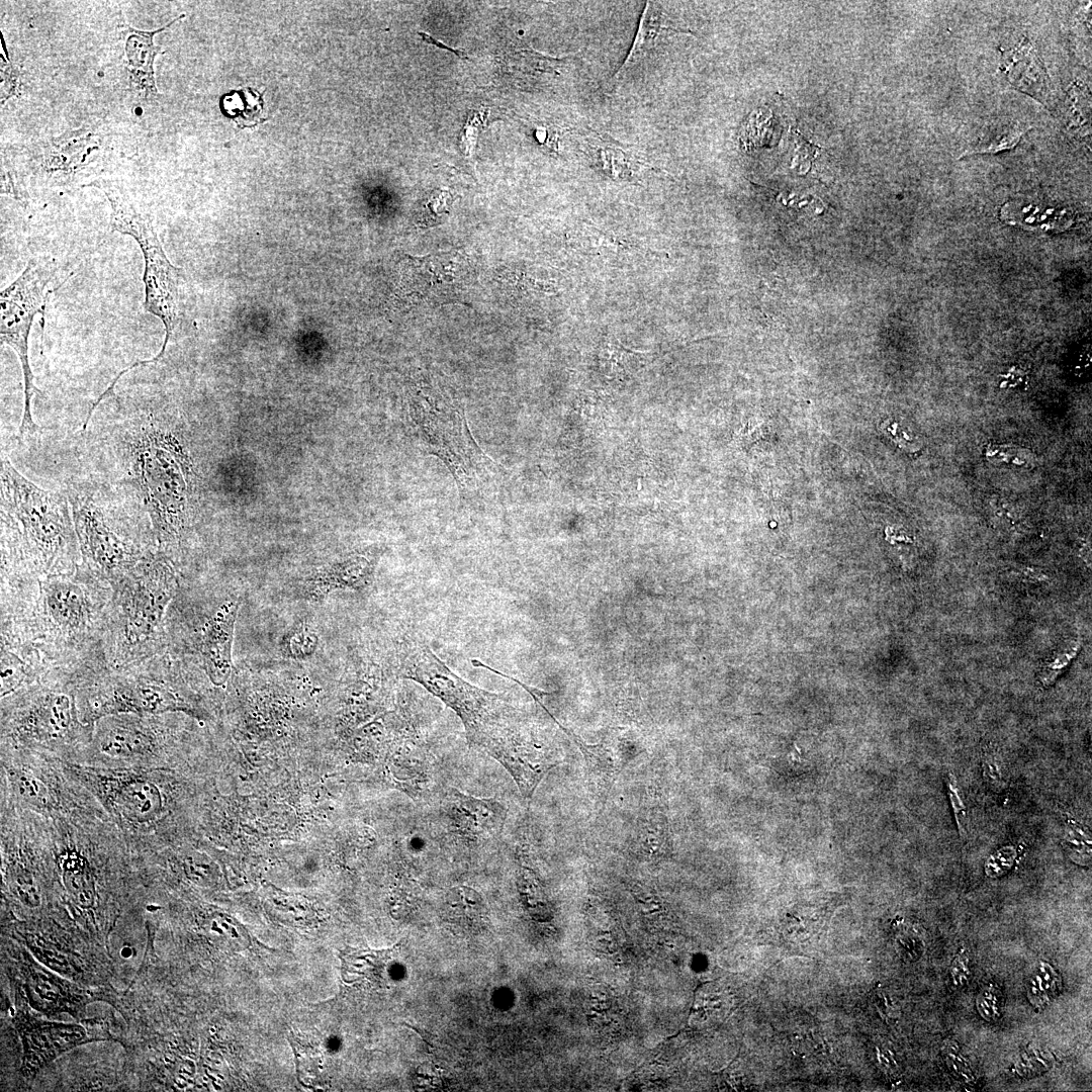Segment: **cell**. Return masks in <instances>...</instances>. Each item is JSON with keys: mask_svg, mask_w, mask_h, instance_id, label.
<instances>
[{"mask_svg": "<svg viewBox=\"0 0 1092 1092\" xmlns=\"http://www.w3.org/2000/svg\"><path fill=\"white\" fill-rule=\"evenodd\" d=\"M1 482L2 515L16 526L21 553L44 577L71 576L81 553L66 497L27 480L6 456Z\"/></svg>", "mask_w": 1092, "mask_h": 1092, "instance_id": "obj_1", "label": "cell"}, {"mask_svg": "<svg viewBox=\"0 0 1092 1092\" xmlns=\"http://www.w3.org/2000/svg\"><path fill=\"white\" fill-rule=\"evenodd\" d=\"M397 670L401 677L419 682L451 708L463 723L469 743L486 753L516 728L514 709L500 695L458 676L423 641L406 643Z\"/></svg>", "mask_w": 1092, "mask_h": 1092, "instance_id": "obj_2", "label": "cell"}, {"mask_svg": "<svg viewBox=\"0 0 1092 1092\" xmlns=\"http://www.w3.org/2000/svg\"><path fill=\"white\" fill-rule=\"evenodd\" d=\"M87 186L102 190L107 197L111 206L112 230L131 237L139 244L145 263L144 306L149 313L159 317L165 328V340L160 352L149 360L131 364L120 372V375H123L138 366L159 361L165 354L167 345L180 322L181 270L168 259L151 218L136 209L133 202L117 184L109 180L97 179Z\"/></svg>", "mask_w": 1092, "mask_h": 1092, "instance_id": "obj_3", "label": "cell"}, {"mask_svg": "<svg viewBox=\"0 0 1092 1092\" xmlns=\"http://www.w3.org/2000/svg\"><path fill=\"white\" fill-rule=\"evenodd\" d=\"M117 629V654L133 659L158 637L177 581L165 558L144 555L125 574L111 583Z\"/></svg>", "mask_w": 1092, "mask_h": 1092, "instance_id": "obj_4", "label": "cell"}, {"mask_svg": "<svg viewBox=\"0 0 1092 1092\" xmlns=\"http://www.w3.org/2000/svg\"><path fill=\"white\" fill-rule=\"evenodd\" d=\"M413 417L429 451L438 456L462 486L476 481L491 460L474 441L461 406L430 387L419 388Z\"/></svg>", "mask_w": 1092, "mask_h": 1092, "instance_id": "obj_5", "label": "cell"}, {"mask_svg": "<svg viewBox=\"0 0 1092 1092\" xmlns=\"http://www.w3.org/2000/svg\"><path fill=\"white\" fill-rule=\"evenodd\" d=\"M54 270L49 264L31 259L21 274L0 294V341L17 355L24 379V408L19 436L32 434L37 426L31 417V398L39 390L34 386L29 364L28 339L36 314L43 316Z\"/></svg>", "mask_w": 1092, "mask_h": 1092, "instance_id": "obj_6", "label": "cell"}, {"mask_svg": "<svg viewBox=\"0 0 1092 1092\" xmlns=\"http://www.w3.org/2000/svg\"><path fill=\"white\" fill-rule=\"evenodd\" d=\"M173 441L159 432L147 433L135 446V474L158 541L179 534L183 478Z\"/></svg>", "mask_w": 1092, "mask_h": 1092, "instance_id": "obj_7", "label": "cell"}, {"mask_svg": "<svg viewBox=\"0 0 1092 1092\" xmlns=\"http://www.w3.org/2000/svg\"><path fill=\"white\" fill-rule=\"evenodd\" d=\"M72 507L83 567L113 583L144 555L120 539L96 508L79 499L72 500Z\"/></svg>", "mask_w": 1092, "mask_h": 1092, "instance_id": "obj_8", "label": "cell"}, {"mask_svg": "<svg viewBox=\"0 0 1092 1092\" xmlns=\"http://www.w3.org/2000/svg\"><path fill=\"white\" fill-rule=\"evenodd\" d=\"M182 708L183 702L166 682L138 676L108 685L92 706L89 719L118 714H160Z\"/></svg>", "mask_w": 1092, "mask_h": 1092, "instance_id": "obj_9", "label": "cell"}, {"mask_svg": "<svg viewBox=\"0 0 1092 1092\" xmlns=\"http://www.w3.org/2000/svg\"><path fill=\"white\" fill-rule=\"evenodd\" d=\"M39 603L50 628L67 638L85 635L94 622L95 609L88 592L69 575L44 577Z\"/></svg>", "mask_w": 1092, "mask_h": 1092, "instance_id": "obj_10", "label": "cell"}, {"mask_svg": "<svg viewBox=\"0 0 1092 1092\" xmlns=\"http://www.w3.org/2000/svg\"><path fill=\"white\" fill-rule=\"evenodd\" d=\"M441 803L453 829L469 840L498 835L507 819V809L498 801L473 797L454 788L443 793Z\"/></svg>", "mask_w": 1092, "mask_h": 1092, "instance_id": "obj_11", "label": "cell"}, {"mask_svg": "<svg viewBox=\"0 0 1092 1092\" xmlns=\"http://www.w3.org/2000/svg\"><path fill=\"white\" fill-rule=\"evenodd\" d=\"M239 602L221 603L204 621L198 631L197 651L209 679L223 685L232 671V648Z\"/></svg>", "mask_w": 1092, "mask_h": 1092, "instance_id": "obj_12", "label": "cell"}, {"mask_svg": "<svg viewBox=\"0 0 1092 1092\" xmlns=\"http://www.w3.org/2000/svg\"><path fill=\"white\" fill-rule=\"evenodd\" d=\"M18 1026L24 1046L23 1069L27 1075L34 1074L70 1049L88 1041L86 1030L78 1024L30 1019L19 1022Z\"/></svg>", "mask_w": 1092, "mask_h": 1092, "instance_id": "obj_13", "label": "cell"}, {"mask_svg": "<svg viewBox=\"0 0 1092 1092\" xmlns=\"http://www.w3.org/2000/svg\"><path fill=\"white\" fill-rule=\"evenodd\" d=\"M77 726L73 699L66 693L48 691L20 713L17 731L39 740L68 738Z\"/></svg>", "mask_w": 1092, "mask_h": 1092, "instance_id": "obj_14", "label": "cell"}, {"mask_svg": "<svg viewBox=\"0 0 1092 1092\" xmlns=\"http://www.w3.org/2000/svg\"><path fill=\"white\" fill-rule=\"evenodd\" d=\"M183 17H185L184 14L153 31L139 30L124 25L125 67L129 86L133 93L145 101H156L159 97L154 62L161 53V49L154 43V37Z\"/></svg>", "mask_w": 1092, "mask_h": 1092, "instance_id": "obj_15", "label": "cell"}, {"mask_svg": "<svg viewBox=\"0 0 1092 1092\" xmlns=\"http://www.w3.org/2000/svg\"><path fill=\"white\" fill-rule=\"evenodd\" d=\"M374 563L364 555H354L306 578L300 589L304 599L321 601L337 589L361 590L371 583Z\"/></svg>", "mask_w": 1092, "mask_h": 1092, "instance_id": "obj_16", "label": "cell"}, {"mask_svg": "<svg viewBox=\"0 0 1092 1092\" xmlns=\"http://www.w3.org/2000/svg\"><path fill=\"white\" fill-rule=\"evenodd\" d=\"M112 801L119 814L136 824L151 823L163 812V797L159 787L143 778L118 781L111 789Z\"/></svg>", "mask_w": 1092, "mask_h": 1092, "instance_id": "obj_17", "label": "cell"}, {"mask_svg": "<svg viewBox=\"0 0 1092 1092\" xmlns=\"http://www.w3.org/2000/svg\"><path fill=\"white\" fill-rule=\"evenodd\" d=\"M109 720L98 733V746L102 753L128 758L146 754L154 748L155 736L145 725L128 717Z\"/></svg>", "mask_w": 1092, "mask_h": 1092, "instance_id": "obj_18", "label": "cell"}, {"mask_svg": "<svg viewBox=\"0 0 1092 1092\" xmlns=\"http://www.w3.org/2000/svg\"><path fill=\"white\" fill-rule=\"evenodd\" d=\"M1004 71L1014 87L1041 102L1046 100L1050 92L1049 78L1030 42L1023 41L1006 55Z\"/></svg>", "mask_w": 1092, "mask_h": 1092, "instance_id": "obj_19", "label": "cell"}, {"mask_svg": "<svg viewBox=\"0 0 1092 1092\" xmlns=\"http://www.w3.org/2000/svg\"><path fill=\"white\" fill-rule=\"evenodd\" d=\"M555 722L580 749L590 784L595 786L597 791L608 794L617 777L631 758L604 742L593 745L587 744L580 737L564 728L557 720Z\"/></svg>", "mask_w": 1092, "mask_h": 1092, "instance_id": "obj_20", "label": "cell"}, {"mask_svg": "<svg viewBox=\"0 0 1092 1092\" xmlns=\"http://www.w3.org/2000/svg\"><path fill=\"white\" fill-rule=\"evenodd\" d=\"M27 995L35 1008L43 1012L70 1011L79 1003L62 980L40 970H31L26 978Z\"/></svg>", "mask_w": 1092, "mask_h": 1092, "instance_id": "obj_21", "label": "cell"}, {"mask_svg": "<svg viewBox=\"0 0 1092 1092\" xmlns=\"http://www.w3.org/2000/svg\"><path fill=\"white\" fill-rule=\"evenodd\" d=\"M64 887L76 905L93 907L96 888L93 872L87 858L77 850H67L61 857Z\"/></svg>", "mask_w": 1092, "mask_h": 1092, "instance_id": "obj_22", "label": "cell"}, {"mask_svg": "<svg viewBox=\"0 0 1092 1092\" xmlns=\"http://www.w3.org/2000/svg\"><path fill=\"white\" fill-rule=\"evenodd\" d=\"M221 112L241 128H252L264 123V94L252 87L232 90L222 95L219 101Z\"/></svg>", "mask_w": 1092, "mask_h": 1092, "instance_id": "obj_23", "label": "cell"}, {"mask_svg": "<svg viewBox=\"0 0 1092 1092\" xmlns=\"http://www.w3.org/2000/svg\"><path fill=\"white\" fill-rule=\"evenodd\" d=\"M635 841L638 849L651 858L662 857L670 852V830L661 811L652 809L640 819Z\"/></svg>", "mask_w": 1092, "mask_h": 1092, "instance_id": "obj_24", "label": "cell"}, {"mask_svg": "<svg viewBox=\"0 0 1092 1092\" xmlns=\"http://www.w3.org/2000/svg\"><path fill=\"white\" fill-rule=\"evenodd\" d=\"M660 17L661 13L657 10V6L648 2L641 17L640 26L633 47L626 58L625 63L614 75V79L620 78L631 65L637 62L644 52L650 49L658 37L657 35L663 30H673V27L662 22Z\"/></svg>", "mask_w": 1092, "mask_h": 1092, "instance_id": "obj_25", "label": "cell"}, {"mask_svg": "<svg viewBox=\"0 0 1092 1092\" xmlns=\"http://www.w3.org/2000/svg\"><path fill=\"white\" fill-rule=\"evenodd\" d=\"M317 643L316 635L304 627H296L285 637L284 650L288 656L305 658L313 653Z\"/></svg>", "mask_w": 1092, "mask_h": 1092, "instance_id": "obj_26", "label": "cell"}, {"mask_svg": "<svg viewBox=\"0 0 1092 1092\" xmlns=\"http://www.w3.org/2000/svg\"><path fill=\"white\" fill-rule=\"evenodd\" d=\"M28 947L38 958V960L47 967L62 974H72L75 971L74 965L71 960L68 959L63 952L47 945L44 942L32 939L27 941Z\"/></svg>", "mask_w": 1092, "mask_h": 1092, "instance_id": "obj_27", "label": "cell"}, {"mask_svg": "<svg viewBox=\"0 0 1092 1092\" xmlns=\"http://www.w3.org/2000/svg\"><path fill=\"white\" fill-rule=\"evenodd\" d=\"M13 782L20 796L28 803L37 807L48 805V792L44 785L37 778L24 771L13 776Z\"/></svg>", "mask_w": 1092, "mask_h": 1092, "instance_id": "obj_28", "label": "cell"}, {"mask_svg": "<svg viewBox=\"0 0 1092 1092\" xmlns=\"http://www.w3.org/2000/svg\"><path fill=\"white\" fill-rule=\"evenodd\" d=\"M13 891L22 904L35 908L40 904V893L29 873H18L12 883Z\"/></svg>", "mask_w": 1092, "mask_h": 1092, "instance_id": "obj_29", "label": "cell"}, {"mask_svg": "<svg viewBox=\"0 0 1092 1092\" xmlns=\"http://www.w3.org/2000/svg\"><path fill=\"white\" fill-rule=\"evenodd\" d=\"M1026 130L1027 129L1024 128L1014 127L1009 129L1006 134L990 143L988 146L966 152L961 157L974 154H995L1004 150L1013 149Z\"/></svg>", "mask_w": 1092, "mask_h": 1092, "instance_id": "obj_30", "label": "cell"}, {"mask_svg": "<svg viewBox=\"0 0 1092 1092\" xmlns=\"http://www.w3.org/2000/svg\"><path fill=\"white\" fill-rule=\"evenodd\" d=\"M882 428H883V430L885 432H887L891 436L893 441L898 446H900L902 449H904L906 451H910V452L916 451V450L919 449V446L914 441V439L910 435H908L904 430H902L897 423L887 421L882 425Z\"/></svg>", "mask_w": 1092, "mask_h": 1092, "instance_id": "obj_31", "label": "cell"}, {"mask_svg": "<svg viewBox=\"0 0 1092 1092\" xmlns=\"http://www.w3.org/2000/svg\"><path fill=\"white\" fill-rule=\"evenodd\" d=\"M451 198L447 191L440 190L434 193L425 206V217L427 221L432 219L436 220L438 216L442 215L446 211L447 201Z\"/></svg>", "mask_w": 1092, "mask_h": 1092, "instance_id": "obj_32", "label": "cell"}, {"mask_svg": "<svg viewBox=\"0 0 1092 1092\" xmlns=\"http://www.w3.org/2000/svg\"><path fill=\"white\" fill-rule=\"evenodd\" d=\"M133 949L129 946L122 947L120 953L123 958L128 959L133 954Z\"/></svg>", "mask_w": 1092, "mask_h": 1092, "instance_id": "obj_33", "label": "cell"}]
</instances>
